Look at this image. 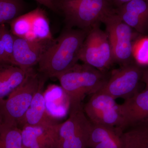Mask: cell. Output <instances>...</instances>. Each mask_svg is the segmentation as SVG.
Returning <instances> with one entry per match:
<instances>
[{
    "mask_svg": "<svg viewBox=\"0 0 148 148\" xmlns=\"http://www.w3.org/2000/svg\"><path fill=\"white\" fill-rule=\"evenodd\" d=\"M88 32L68 28L53 40L38 64L42 75L45 78H57L77 64Z\"/></svg>",
    "mask_w": 148,
    "mask_h": 148,
    "instance_id": "6da1fadb",
    "label": "cell"
},
{
    "mask_svg": "<svg viewBox=\"0 0 148 148\" xmlns=\"http://www.w3.org/2000/svg\"><path fill=\"white\" fill-rule=\"evenodd\" d=\"M109 76L106 72L77 63L57 78L69 98L70 108L81 106L85 97L98 92Z\"/></svg>",
    "mask_w": 148,
    "mask_h": 148,
    "instance_id": "7a4b0ae2",
    "label": "cell"
},
{
    "mask_svg": "<svg viewBox=\"0 0 148 148\" xmlns=\"http://www.w3.org/2000/svg\"><path fill=\"white\" fill-rule=\"evenodd\" d=\"M56 6L64 14L68 28L87 31L113 10L107 0H59Z\"/></svg>",
    "mask_w": 148,
    "mask_h": 148,
    "instance_id": "3957f363",
    "label": "cell"
},
{
    "mask_svg": "<svg viewBox=\"0 0 148 148\" xmlns=\"http://www.w3.org/2000/svg\"><path fill=\"white\" fill-rule=\"evenodd\" d=\"M66 121L58 123L52 148H88L92 123L82 106L71 107Z\"/></svg>",
    "mask_w": 148,
    "mask_h": 148,
    "instance_id": "277c9868",
    "label": "cell"
},
{
    "mask_svg": "<svg viewBox=\"0 0 148 148\" xmlns=\"http://www.w3.org/2000/svg\"><path fill=\"white\" fill-rule=\"evenodd\" d=\"M41 80L38 74L31 69L24 82L7 99L0 101V110L5 123L18 126L38 89Z\"/></svg>",
    "mask_w": 148,
    "mask_h": 148,
    "instance_id": "5b68a950",
    "label": "cell"
},
{
    "mask_svg": "<svg viewBox=\"0 0 148 148\" xmlns=\"http://www.w3.org/2000/svg\"><path fill=\"white\" fill-rule=\"evenodd\" d=\"M79 60L103 72L114 63L108 36L100 29L99 24L88 32L80 52Z\"/></svg>",
    "mask_w": 148,
    "mask_h": 148,
    "instance_id": "8992f818",
    "label": "cell"
},
{
    "mask_svg": "<svg viewBox=\"0 0 148 148\" xmlns=\"http://www.w3.org/2000/svg\"><path fill=\"white\" fill-rule=\"evenodd\" d=\"M102 22L106 26L114 63L122 66L132 63L133 36L132 28L121 19L114 10L103 18Z\"/></svg>",
    "mask_w": 148,
    "mask_h": 148,
    "instance_id": "52a82bcc",
    "label": "cell"
},
{
    "mask_svg": "<svg viewBox=\"0 0 148 148\" xmlns=\"http://www.w3.org/2000/svg\"><path fill=\"white\" fill-rule=\"evenodd\" d=\"M143 71L140 66L133 63L114 70L98 92L106 93L116 99H126L137 92Z\"/></svg>",
    "mask_w": 148,
    "mask_h": 148,
    "instance_id": "ba28073f",
    "label": "cell"
},
{
    "mask_svg": "<svg viewBox=\"0 0 148 148\" xmlns=\"http://www.w3.org/2000/svg\"><path fill=\"white\" fill-rule=\"evenodd\" d=\"M110 95L97 92L91 95L84 106L86 115L93 124L120 128L122 115L120 105Z\"/></svg>",
    "mask_w": 148,
    "mask_h": 148,
    "instance_id": "9c48e42d",
    "label": "cell"
},
{
    "mask_svg": "<svg viewBox=\"0 0 148 148\" xmlns=\"http://www.w3.org/2000/svg\"><path fill=\"white\" fill-rule=\"evenodd\" d=\"M53 41H30L14 36L12 65L26 71L33 69Z\"/></svg>",
    "mask_w": 148,
    "mask_h": 148,
    "instance_id": "30bf717a",
    "label": "cell"
},
{
    "mask_svg": "<svg viewBox=\"0 0 148 148\" xmlns=\"http://www.w3.org/2000/svg\"><path fill=\"white\" fill-rule=\"evenodd\" d=\"M122 123L120 129L123 132L148 120V88L137 92L120 105Z\"/></svg>",
    "mask_w": 148,
    "mask_h": 148,
    "instance_id": "8fae6325",
    "label": "cell"
},
{
    "mask_svg": "<svg viewBox=\"0 0 148 148\" xmlns=\"http://www.w3.org/2000/svg\"><path fill=\"white\" fill-rule=\"evenodd\" d=\"M114 10L132 29L148 36V0H132Z\"/></svg>",
    "mask_w": 148,
    "mask_h": 148,
    "instance_id": "7c38bea8",
    "label": "cell"
},
{
    "mask_svg": "<svg viewBox=\"0 0 148 148\" xmlns=\"http://www.w3.org/2000/svg\"><path fill=\"white\" fill-rule=\"evenodd\" d=\"M41 77L39 87L33 98L32 103L18 127L21 129L26 126H37L47 124L57 123L55 119L50 116L46 107L44 86L45 79Z\"/></svg>",
    "mask_w": 148,
    "mask_h": 148,
    "instance_id": "4fadbf2b",
    "label": "cell"
},
{
    "mask_svg": "<svg viewBox=\"0 0 148 148\" xmlns=\"http://www.w3.org/2000/svg\"><path fill=\"white\" fill-rule=\"evenodd\" d=\"M58 123L21 128L22 148H52Z\"/></svg>",
    "mask_w": 148,
    "mask_h": 148,
    "instance_id": "5bb4252c",
    "label": "cell"
},
{
    "mask_svg": "<svg viewBox=\"0 0 148 148\" xmlns=\"http://www.w3.org/2000/svg\"><path fill=\"white\" fill-rule=\"evenodd\" d=\"M119 128L92 124L88 148H123Z\"/></svg>",
    "mask_w": 148,
    "mask_h": 148,
    "instance_id": "9a60e30c",
    "label": "cell"
},
{
    "mask_svg": "<svg viewBox=\"0 0 148 148\" xmlns=\"http://www.w3.org/2000/svg\"><path fill=\"white\" fill-rule=\"evenodd\" d=\"M31 69L26 71L12 64L0 63V101L24 82Z\"/></svg>",
    "mask_w": 148,
    "mask_h": 148,
    "instance_id": "2e32d148",
    "label": "cell"
},
{
    "mask_svg": "<svg viewBox=\"0 0 148 148\" xmlns=\"http://www.w3.org/2000/svg\"><path fill=\"white\" fill-rule=\"evenodd\" d=\"M44 97L48 113L54 119L63 117L69 112V99L61 86H49L44 92Z\"/></svg>",
    "mask_w": 148,
    "mask_h": 148,
    "instance_id": "e0dca14e",
    "label": "cell"
},
{
    "mask_svg": "<svg viewBox=\"0 0 148 148\" xmlns=\"http://www.w3.org/2000/svg\"><path fill=\"white\" fill-rule=\"evenodd\" d=\"M123 148H148V120L122 132Z\"/></svg>",
    "mask_w": 148,
    "mask_h": 148,
    "instance_id": "ac0fdd59",
    "label": "cell"
},
{
    "mask_svg": "<svg viewBox=\"0 0 148 148\" xmlns=\"http://www.w3.org/2000/svg\"><path fill=\"white\" fill-rule=\"evenodd\" d=\"M31 31L34 34L38 41H53L49 21L44 12L41 9L37 8L31 12Z\"/></svg>",
    "mask_w": 148,
    "mask_h": 148,
    "instance_id": "d6986e66",
    "label": "cell"
},
{
    "mask_svg": "<svg viewBox=\"0 0 148 148\" xmlns=\"http://www.w3.org/2000/svg\"><path fill=\"white\" fill-rule=\"evenodd\" d=\"M0 148H22L21 130L4 122L0 127Z\"/></svg>",
    "mask_w": 148,
    "mask_h": 148,
    "instance_id": "ffe728a7",
    "label": "cell"
},
{
    "mask_svg": "<svg viewBox=\"0 0 148 148\" xmlns=\"http://www.w3.org/2000/svg\"><path fill=\"white\" fill-rule=\"evenodd\" d=\"M14 36L7 27H0V63L12 64Z\"/></svg>",
    "mask_w": 148,
    "mask_h": 148,
    "instance_id": "44dd1931",
    "label": "cell"
},
{
    "mask_svg": "<svg viewBox=\"0 0 148 148\" xmlns=\"http://www.w3.org/2000/svg\"><path fill=\"white\" fill-rule=\"evenodd\" d=\"M22 8L21 0H0V25L10 23L20 16Z\"/></svg>",
    "mask_w": 148,
    "mask_h": 148,
    "instance_id": "7402d4cb",
    "label": "cell"
},
{
    "mask_svg": "<svg viewBox=\"0 0 148 148\" xmlns=\"http://www.w3.org/2000/svg\"><path fill=\"white\" fill-rule=\"evenodd\" d=\"M10 32L14 36L24 38L31 31V12L14 19L10 22Z\"/></svg>",
    "mask_w": 148,
    "mask_h": 148,
    "instance_id": "603a6c76",
    "label": "cell"
},
{
    "mask_svg": "<svg viewBox=\"0 0 148 148\" xmlns=\"http://www.w3.org/2000/svg\"><path fill=\"white\" fill-rule=\"evenodd\" d=\"M132 55L140 66L148 65V37L141 38L133 43Z\"/></svg>",
    "mask_w": 148,
    "mask_h": 148,
    "instance_id": "cb8c5ba5",
    "label": "cell"
},
{
    "mask_svg": "<svg viewBox=\"0 0 148 148\" xmlns=\"http://www.w3.org/2000/svg\"><path fill=\"white\" fill-rule=\"evenodd\" d=\"M48 8L53 11L57 10V7L53 0H35Z\"/></svg>",
    "mask_w": 148,
    "mask_h": 148,
    "instance_id": "d4e9b609",
    "label": "cell"
},
{
    "mask_svg": "<svg viewBox=\"0 0 148 148\" xmlns=\"http://www.w3.org/2000/svg\"><path fill=\"white\" fill-rule=\"evenodd\" d=\"M131 1L132 0H107L110 5H114L117 8Z\"/></svg>",
    "mask_w": 148,
    "mask_h": 148,
    "instance_id": "484cf974",
    "label": "cell"
},
{
    "mask_svg": "<svg viewBox=\"0 0 148 148\" xmlns=\"http://www.w3.org/2000/svg\"><path fill=\"white\" fill-rule=\"evenodd\" d=\"M142 78L143 82L145 83L146 88H148V68L143 71Z\"/></svg>",
    "mask_w": 148,
    "mask_h": 148,
    "instance_id": "4316f807",
    "label": "cell"
},
{
    "mask_svg": "<svg viewBox=\"0 0 148 148\" xmlns=\"http://www.w3.org/2000/svg\"><path fill=\"white\" fill-rule=\"evenodd\" d=\"M4 123V120L3 116L0 110V127Z\"/></svg>",
    "mask_w": 148,
    "mask_h": 148,
    "instance_id": "83f0119b",
    "label": "cell"
}]
</instances>
